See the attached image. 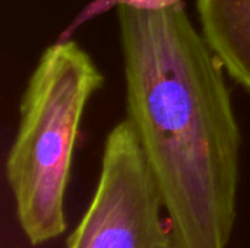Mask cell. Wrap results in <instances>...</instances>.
Returning a JSON list of instances; mask_svg holds the SVG:
<instances>
[{"label": "cell", "mask_w": 250, "mask_h": 248, "mask_svg": "<svg viewBox=\"0 0 250 248\" xmlns=\"http://www.w3.org/2000/svg\"><path fill=\"white\" fill-rule=\"evenodd\" d=\"M127 118L168 216L173 248H226L242 134L224 69L183 3L117 7Z\"/></svg>", "instance_id": "cell-1"}, {"label": "cell", "mask_w": 250, "mask_h": 248, "mask_svg": "<svg viewBox=\"0 0 250 248\" xmlns=\"http://www.w3.org/2000/svg\"><path fill=\"white\" fill-rule=\"evenodd\" d=\"M103 82L92 57L67 38L44 50L28 79L6 178L18 222L31 246L66 231L64 194L79 126Z\"/></svg>", "instance_id": "cell-2"}, {"label": "cell", "mask_w": 250, "mask_h": 248, "mask_svg": "<svg viewBox=\"0 0 250 248\" xmlns=\"http://www.w3.org/2000/svg\"><path fill=\"white\" fill-rule=\"evenodd\" d=\"M149 164L129 118L107 134L97 190L67 248H173Z\"/></svg>", "instance_id": "cell-3"}, {"label": "cell", "mask_w": 250, "mask_h": 248, "mask_svg": "<svg viewBox=\"0 0 250 248\" xmlns=\"http://www.w3.org/2000/svg\"><path fill=\"white\" fill-rule=\"evenodd\" d=\"M199 29L224 72L250 92V0H195Z\"/></svg>", "instance_id": "cell-4"}, {"label": "cell", "mask_w": 250, "mask_h": 248, "mask_svg": "<svg viewBox=\"0 0 250 248\" xmlns=\"http://www.w3.org/2000/svg\"><path fill=\"white\" fill-rule=\"evenodd\" d=\"M182 3L183 0H97L83 13L86 18H92L94 15H98L103 10H107L110 7H119V6H126L138 10H163Z\"/></svg>", "instance_id": "cell-5"}]
</instances>
